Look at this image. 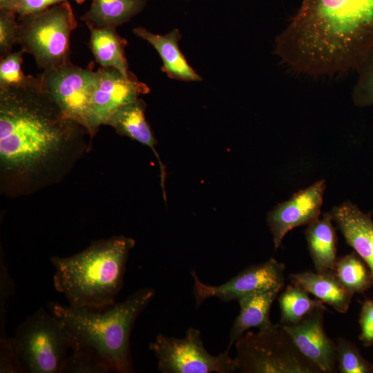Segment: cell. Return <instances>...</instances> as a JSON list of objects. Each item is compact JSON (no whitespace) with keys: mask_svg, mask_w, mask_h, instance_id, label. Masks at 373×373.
Segmentation results:
<instances>
[{"mask_svg":"<svg viewBox=\"0 0 373 373\" xmlns=\"http://www.w3.org/2000/svg\"><path fill=\"white\" fill-rule=\"evenodd\" d=\"M373 48V0H302L274 52L307 75L356 69Z\"/></svg>","mask_w":373,"mask_h":373,"instance_id":"6da1fadb","label":"cell"},{"mask_svg":"<svg viewBox=\"0 0 373 373\" xmlns=\"http://www.w3.org/2000/svg\"><path fill=\"white\" fill-rule=\"evenodd\" d=\"M77 125L38 75H27L17 86L0 88V157L9 168H30L46 160Z\"/></svg>","mask_w":373,"mask_h":373,"instance_id":"7a4b0ae2","label":"cell"},{"mask_svg":"<svg viewBox=\"0 0 373 373\" xmlns=\"http://www.w3.org/2000/svg\"><path fill=\"white\" fill-rule=\"evenodd\" d=\"M134 245L132 238L116 236L95 242L68 257H52L55 289L73 308L111 307L124 285L128 254Z\"/></svg>","mask_w":373,"mask_h":373,"instance_id":"3957f363","label":"cell"},{"mask_svg":"<svg viewBox=\"0 0 373 373\" xmlns=\"http://www.w3.org/2000/svg\"><path fill=\"white\" fill-rule=\"evenodd\" d=\"M155 291L145 287L124 301L104 309H75L50 302L48 309L64 325L71 341L95 351L112 372H133L130 337L133 325L153 299Z\"/></svg>","mask_w":373,"mask_h":373,"instance_id":"277c9868","label":"cell"},{"mask_svg":"<svg viewBox=\"0 0 373 373\" xmlns=\"http://www.w3.org/2000/svg\"><path fill=\"white\" fill-rule=\"evenodd\" d=\"M17 22V44L33 56L39 69L48 71L72 64L70 38L77 21L69 1L18 16Z\"/></svg>","mask_w":373,"mask_h":373,"instance_id":"5b68a950","label":"cell"},{"mask_svg":"<svg viewBox=\"0 0 373 373\" xmlns=\"http://www.w3.org/2000/svg\"><path fill=\"white\" fill-rule=\"evenodd\" d=\"M12 342L23 372L62 373L71 336L55 316L41 307L18 326Z\"/></svg>","mask_w":373,"mask_h":373,"instance_id":"8992f818","label":"cell"},{"mask_svg":"<svg viewBox=\"0 0 373 373\" xmlns=\"http://www.w3.org/2000/svg\"><path fill=\"white\" fill-rule=\"evenodd\" d=\"M235 343L233 361L240 372H321L300 353L280 323H272L257 332H246Z\"/></svg>","mask_w":373,"mask_h":373,"instance_id":"52a82bcc","label":"cell"},{"mask_svg":"<svg viewBox=\"0 0 373 373\" xmlns=\"http://www.w3.org/2000/svg\"><path fill=\"white\" fill-rule=\"evenodd\" d=\"M162 373H229L236 371L229 349L212 355L204 346L200 331L189 327L183 338L158 334L149 345Z\"/></svg>","mask_w":373,"mask_h":373,"instance_id":"ba28073f","label":"cell"},{"mask_svg":"<svg viewBox=\"0 0 373 373\" xmlns=\"http://www.w3.org/2000/svg\"><path fill=\"white\" fill-rule=\"evenodd\" d=\"M38 76L63 112L86 128L90 99L98 79V70L70 64L43 71Z\"/></svg>","mask_w":373,"mask_h":373,"instance_id":"9c48e42d","label":"cell"},{"mask_svg":"<svg viewBox=\"0 0 373 373\" xmlns=\"http://www.w3.org/2000/svg\"><path fill=\"white\" fill-rule=\"evenodd\" d=\"M285 266L274 258L251 265L227 282L219 285H210L202 283L193 270V294L197 307L206 300L216 298L223 302L239 300L247 295L284 285Z\"/></svg>","mask_w":373,"mask_h":373,"instance_id":"30bf717a","label":"cell"},{"mask_svg":"<svg viewBox=\"0 0 373 373\" xmlns=\"http://www.w3.org/2000/svg\"><path fill=\"white\" fill-rule=\"evenodd\" d=\"M92 93L87 117L86 129L95 132L106 124L110 117L122 106L150 92L149 86L136 76L126 78L113 68H100Z\"/></svg>","mask_w":373,"mask_h":373,"instance_id":"8fae6325","label":"cell"},{"mask_svg":"<svg viewBox=\"0 0 373 373\" xmlns=\"http://www.w3.org/2000/svg\"><path fill=\"white\" fill-rule=\"evenodd\" d=\"M325 188L324 180L317 181L297 191L289 200L279 203L268 213L267 222L276 250L290 230L307 225L319 218Z\"/></svg>","mask_w":373,"mask_h":373,"instance_id":"7c38bea8","label":"cell"},{"mask_svg":"<svg viewBox=\"0 0 373 373\" xmlns=\"http://www.w3.org/2000/svg\"><path fill=\"white\" fill-rule=\"evenodd\" d=\"M326 307L315 309L298 323L283 325L300 353L321 372L336 370V345L326 334L323 316Z\"/></svg>","mask_w":373,"mask_h":373,"instance_id":"4fadbf2b","label":"cell"},{"mask_svg":"<svg viewBox=\"0 0 373 373\" xmlns=\"http://www.w3.org/2000/svg\"><path fill=\"white\" fill-rule=\"evenodd\" d=\"M347 244L368 267L373 283V220L356 204L346 201L330 211Z\"/></svg>","mask_w":373,"mask_h":373,"instance_id":"5bb4252c","label":"cell"},{"mask_svg":"<svg viewBox=\"0 0 373 373\" xmlns=\"http://www.w3.org/2000/svg\"><path fill=\"white\" fill-rule=\"evenodd\" d=\"M133 32L157 50L162 60V70L169 77L184 82L202 81V78L189 66L179 48L182 34L178 29L162 35L153 33L142 26L133 28Z\"/></svg>","mask_w":373,"mask_h":373,"instance_id":"9a60e30c","label":"cell"},{"mask_svg":"<svg viewBox=\"0 0 373 373\" xmlns=\"http://www.w3.org/2000/svg\"><path fill=\"white\" fill-rule=\"evenodd\" d=\"M283 286L259 291L238 300L240 312L230 330L228 349L231 350L233 344L250 328L260 329L272 324L271 307Z\"/></svg>","mask_w":373,"mask_h":373,"instance_id":"2e32d148","label":"cell"},{"mask_svg":"<svg viewBox=\"0 0 373 373\" xmlns=\"http://www.w3.org/2000/svg\"><path fill=\"white\" fill-rule=\"evenodd\" d=\"M146 104L141 98L120 107L108 119L106 124L114 127L122 135H126L144 145L149 146L155 155L160 169L161 186L166 200L164 182L166 169L161 162L155 146L157 141L152 130L145 118Z\"/></svg>","mask_w":373,"mask_h":373,"instance_id":"e0dca14e","label":"cell"},{"mask_svg":"<svg viewBox=\"0 0 373 373\" xmlns=\"http://www.w3.org/2000/svg\"><path fill=\"white\" fill-rule=\"evenodd\" d=\"M332 221L330 212L323 213L321 218L308 224L304 232L317 273L335 272L337 236Z\"/></svg>","mask_w":373,"mask_h":373,"instance_id":"ac0fdd59","label":"cell"},{"mask_svg":"<svg viewBox=\"0 0 373 373\" xmlns=\"http://www.w3.org/2000/svg\"><path fill=\"white\" fill-rule=\"evenodd\" d=\"M289 279L336 312L345 313L349 309L354 294L342 285L335 272L302 271L290 274Z\"/></svg>","mask_w":373,"mask_h":373,"instance_id":"d6986e66","label":"cell"},{"mask_svg":"<svg viewBox=\"0 0 373 373\" xmlns=\"http://www.w3.org/2000/svg\"><path fill=\"white\" fill-rule=\"evenodd\" d=\"M88 28L90 32L89 46L96 62L102 68L117 70L126 78L134 77L125 55L127 41L117 32L116 28Z\"/></svg>","mask_w":373,"mask_h":373,"instance_id":"ffe728a7","label":"cell"},{"mask_svg":"<svg viewBox=\"0 0 373 373\" xmlns=\"http://www.w3.org/2000/svg\"><path fill=\"white\" fill-rule=\"evenodd\" d=\"M146 3V0H92L81 19L87 26L117 28L140 14Z\"/></svg>","mask_w":373,"mask_h":373,"instance_id":"44dd1931","label":"cell"},{"mask_svg":"<svg viewBox=\"0 0 373 373\" xmlns=\"http://www.w3.org/2000/svg\"><path fill=\"white\" fill-rule=\"evenodd\" d=\"M280 309V324L298 323L318 307H325L318 299H312L309 293L299 285L291 283L278 298Z\"/></svg>","mask_w":373,"mask_h":373,"instance_id":"7402d4cb","label":"cell"},{"mask_svg":"<svg viewBox=\"0 0 373 373\" xmlns=\"http://www.w3.org/2000/svg\"><path fill=\"white\" fill-rule=\"evenodd\" d=\"M335 274L342 285L354 294H363L373 286L368 267L355 251L337 258Z\"/></svg>","mask_w":373,"mask_h":373,"instance_id":"603a6c76","label":"cell"},{"mask_svg":"<svg viewBox=\"0 0 373 373\" xmlns=\"http://www.w3.org/2000/svg\"><path fill=\"white\" fill-rule=\"evenodd\" d=\"M62 373H106L112 372L108 363L90 347L71 341Z\"/></svg>","mask_w":373,"mask_h":373,"instance_id":"cb8c5ba5","label":"cell"},{"mask_svg":"<svg viewBox=\"0 0 373 373\" xmlns=\"http://www.w3.org/2000/svg\"><path fill=\"white\" fill-rule=\"evenodd\" d=\"M338 370L341 373H373V364L363 357L352 341L339 337L336 341Z\"/></svg>","mask_w":373,"mask_h":373,"instance_id":"d4e9b609","label":"cell"},{"mask_svg":"<svg viewBox=\"0 0 373 373\" xmlns=\"http://www.w3.org/2000/svg\"><path fill=\"white\" fill-rule=\"evenodd\" d=\"M358 78L352 91V99L359 107L373 106V48L356 68Z\"/></svg>","mask_w":373,"mask_h":373,"instance_id":"484cf974","label":"cell"},{"mask_svg":"<svg viewBox=\"0 0 373 373\" xmlns=\"http://www.w3.org/2000/svg\"><path fill=\"white\" fill-rule=\"evenodd\" d=\"M23 53L21 49L1 58L0 88L17 86L26 79L27 75L21 70Z\"/></svg>","mask_w":373,"mask_h":373,"instance_id":"4316f807","label":"cell"},{"mask_svg":"<svg viewBox=\"0 0 373 373\" xmlns=\"http://www.w3.org/2000/svg\"><path fill=\"white\" fill-rule=\"evenodd\" d=\"M17 14L9 10H0V57L12 52L17 44L18 22Z\"/></svg>","mask_w":373,"mask_h":373,"instance_id":"83f0119b","label":"cell"},{"mask_svg":"<svg viewBox=\"0 0 373 373\" xmlns=\"http://www.w3.org/2000/svg\"><path fill=\"white\" fill-rule=\"evenodd\" d=\"M3 259L0 264V338L6 337L5 323L6 316V303L9 297L15 292V283L11 279Z\"/></svg>","mask_w":373,"mask_h":373,"instance_id":"f1b7e54d","label":"cell"},{"mask_svg":"<svg viewBox=\"0 0 373 373\" xmlns=\"http://www.w3.org/2000/svg\"><path fill=\"white\" fill-rule=\"evenodd\" d=\"M69 1H74L78 4H82L85 1V0H12L4 10H12L18 16H24Z\"/></svg>","mask_w":373,"mask_h":373,"instance_id":"f546056e","label":"cell"},{"mask_svg":"<svg viewBox=\"0 0 373 373\" xmlns=\"http://www.w3.org/2000/svg\"><path fill=\"white\" fill-rule=\"evenodd\" d=\"M0 372L23 373L12 338H0Z\"/></svg>","mask_w":373,"mask_h":373,"instance_id":"4dcf8cb0","label":"cell"},{"mask_svg":"<svg viewBox=\"0 0 373 373\" xmlns=\"http://www.w3.org/2000/svg\"><path fill=\"white\" fill-rule=\"evenodd\" d=\"M358 323L359 340L364 347L373 345V299L365 300L361 305Z\"/></svg>","mask_w":373,"mask_h":373,"instance_id":"1f68e13d","label":"cell"},{"mask_svg":"<svg viewBox=\"0 0 373 373\" xmlns=\"http://www.w3.org/2000/svg\"><path fill=\"white\" fill-rule=\"evenodd\" d=\"M12 0H0V10L6 9Z\"/></svg>","mask_w":373,"mask_h":373,"instance_id":"d6a6232c","label":"cell"},{"mask_svg":"<svg viewBox=\"0 0 373 373\" xmlns=\"http://www.w3.org/2000/svg\"><path fill=\"white\" fill-rule=\"evenodd\" d=\"M146 1H150V0H146ZM184 1H186V0H184Z\"/></svg>","mask_w":373,"mask_h":373,"instance_id":"836d02e7","label":"cell"}]
</instances>
